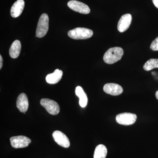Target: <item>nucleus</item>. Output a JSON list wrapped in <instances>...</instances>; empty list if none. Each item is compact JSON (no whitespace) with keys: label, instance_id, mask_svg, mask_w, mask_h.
<instances>
[{"label":"nucleus","instance_id":"nucleus-6","mask_svg":"<svg viewBox=\"0 0 158 158\" xmlns=\"http://www.w3.org/2000/svg\"><path fill=\"white\" fill-rule=\"evenodd\" d=\"M10 141L11 146L15 148L27 147L31 142L30 138L24 136H17L11 137Z\"/></svg>","mask_w":158,"mask_h":158},{"label":"nucleus","instance_id":"nucleus-18","mask_svg":"<svg viewBox=\"0 0 158 158\" xmlns=\"http://www.w3.org/2000/svg\"><path fill=\"white\" fill-rule=\"evenodd\" d=\"M150 49L153 51H158V37L152 43L150 46Z\"/></svg>","mask_w":158,"mask_h":158},{"label":"nucleus","instance_id":"nucleus-12","mask_svg":"<svg viewBox=\"0 0 158 158\" xmlns=\"http://www.w3.org/2000/svg\"><path fill=\"white\" fill-rule=\"evenodd\" d=\"M25 6L23 0H17L13 4L11 9V15L12 17H18L22 13Z\"/></svg>","mask_w":158,"mask_h":158},{"label":"nucleus","instance_id":"nucleus-11","mask_svg":"<svg viewBox=\"0 0 158 158\" xmlns=\"http://www.w3.org/2000/svg\"><path fill=\"white\" fill-rule=\"evenodd\" d=\"M16 106L19 110L22 113L27 112L29 107V102L27 97L25 93H21L18 97Z\"/></svg>","mask_w":158,"mask_h":158},{"label":"nucleus","instance_id":"nucleus-16","mask_svg":"<svg viewBox=\"0 0 158 158\" xmlns=\"http://www.w3.org/2000/svg\"><path fill=\"white\" fill-rule=\"evenodd\" d=\"M107 154L106 147L103 144H99L94 150V158H106Z\"/></svg>","mask_w":158,"mask_h":158},{"label":"nucleus","instance_id":"nucleus-4","mask_svg":"<svg viewBox=\"0 0 158 158\" xmlns=\"http://www.w3.org/2000/svg\"><path fill=\"white\" fill-rule=\"evenodd\" d=\"M40 105L44 107L49 114L56 115L60 112V107L56 102L48 98L41 99Z\"/></svg>","mask_w":158,"mask_h":158},{"label":"nucleus","instance_id":"nucleus-5","mask_svg":"<svg viewBox=\"0 0 158 158\" xmlns=\"http://www.w3.org/2000/svg\"><path fill=\"white\" fill-rule=\"evenodd\" d=\"M137 116L135 114L129 113H120L116 116V122L123 125L129 126L134 124L137 119Z\"/></svg>","mask_w":158,"mask_h":158},{"label":"nucleus","instance_id":"nucleus-19","mask_svg":"<svg viewBox=\"0 0 158 158\" xmlns=\"http://www.w3.org/2000/svg\"><path fill=\"white\" fill-rule=\"evenodd\" d=\"M3 65V59L2 56L0 55V69H2Z\"/></svg>","mask_w":158,"mask_h":158},{"label":"nucleus","instance_id":"nucleus-3","mask_svg":"<svg viewBox=\"0 0 158 158\" xmlns=\"http://www.w3.org/2000/svg\"><path fill=\"white\" fill-rule=\"evenodd\" d=\"M48 15L46 13H44L41 15L38 21L36 30V37L39 38L44 37L48 31Z\"/></svg>","mask_w":158,"mask_h":158},{"label":"nucleus","instance_id":"nucleus-21","mask_svg":"<svg viewBox=\"0 0 158 158\" xmlns=\"http://www.w3.org/2000/svg\"><path fill=\"white\" fill-rule=\"evenodd\" d=\"M156 98L158 100V90L156 92Z\"/></svg>","mask_w":158,"mask_h":158},{"label":"nucleus","instance_id":"nucleus-17","mask_svg":"<svg viewBox=\"0 0 158 158\" xmlns=\"http://www.w3.org/2000/svg\"><path fill=\"white\" fill-rule=\"evenodd\" d=\"M158 68V59H150L144 63L143 69L146 71H150Z\"/></svg>","mask_w":158,"mask_h":158},{"label":"nucleus","instance_id":"nucleus-15","mask_svg":"<svg viewBox=\"0 0 158 158\" xmlns=\"http://www.w3.org/2000/svg\"><path fill=\"white\" fill-rule=\"evenodd\" d=\"M21 49V44L19 40H15L9 49V55L12 59H16L19 56Z\"/></svg>","mask_w":158,"mask_h":158},{"label":"nucleus","instance_id":"nucleus-14","mask_svg":"<svg viewBox=\"0 0 158 158\" xmlns=\"http://www.w3.org/2000/svg\"><path fill=\"white\" fill-rule=\"evenodd\" d=\"M75 94L79 98V104L82 108H85L88 104V97L83 88L77 86L75 89Z\"/></svg>","mask_w":158,"mask_h":158},{"label":"nucleus","instance_id":"nucleus-8","mask_svg":"<svg viewBox=\"0 0 158 158\" xmlns=\"http://www.w3.org/2000/svg\"><path fill=\"white\" fill-rule=\"evenodd\" d=\"M52 137L55 141L60 146L65 148H68L70 146V142L68 137L60 131H55L53 133Z\"/></svg>","mask_w":158,"mask_h":158},{"label":"nucleus","instance_id":"nucleus-9","mask_svg":"<svg viewBox=\"0 0 158 158\" xmlns=\"http://www.w3.org/2000/svg\"><path fill=\"white\" fill-rule=\"evenodd\" d=\"M103 90L106 93L113 96L119 95L123 92L122 87L118 84L114 83L106 84L104 86Z\"/></svg>","mask_w":158,"mask_h":158},{"label":"nucleus","instance_id":"nucleus-10","mask_svg":"<svg viewBox=\"0 0 158 158\" xmlns=\"http://www.w3.org/2000/svg\"><path fill=\"white\" fill-rule=\"evenodd\" d=\"M132 20V16L131 14L123 15L118 21L117 29L119 32L122 33L126 31L129 27Z\"/></svg>","mask_w":158,"mask_h":158},{"label":"nucleus","instance_id":"nucleus-13","mask_svg":"<svg viewBox=\"0 0 158 158\" xmlns=\"http://www.w3.org/2000/svg\"><path fill=\"white\" fill-rule=\"evenodd\" d=\"M63 72L62 70L56 69L53 73L49 74L46 77V81L49 84H57L62 79Z\"/></svg>","mask_w":158,"mask_h":158},{"label":"nucleus","instance_id":"nucleus-1","mask_svg":"<svg viewBox=\"0 0 158 158\" xmlns=\"http://www.w3.org/2000/svg\"><path fill=\"white\" fill-rule=\"evenodd\" d=\"M123 55V50L121 48H112L105 53L103 60L107 64H113L120 60Z\"/></svg>","mask_w":158,"mask_h":158},{"label":"nucleus","instance_id":"nucleus-2","mask_svg":"<svg viewBox=\"0 0 158 158\" xmlns=\"http://www.w3.org/2000/svg\"><path fill=\"white\" fill-rule=\"evenodd\" d=\"M68 34L72 39L84 40L92 37L93 32L92 30L86 28L78 27L69 31Z\"/></svg>","mask_w":158,"mask_h":158},{"label":"nucleus","instance_id":"nucleus-7","mask_svg":"<svg viewBox=\"0 0 158 158\" xmlns=\"http://www.w3.org/2000/svg\"><path fill=\"white\" fill-rule=\"evenodd\" d=\"M68 7L73 11L81 13L88 14L90 12V9L87 5L76 0H72L68 2Z\"/></svg>","mask_w":158,"mask_h":158},{"label":"nucleus","instance_id":"nucleus-20","mask_svg":"<svg viewBox=\"0 0 158 158\" xmlns=\"http://www.w3.org/2000/svg\"><path fill=\"white\" fill-rule=\"evenodd\" d=\"M154 5L158 9V0H152Z\"/></svg>","mask_w":158,"mask_h":158}]
</instances>
